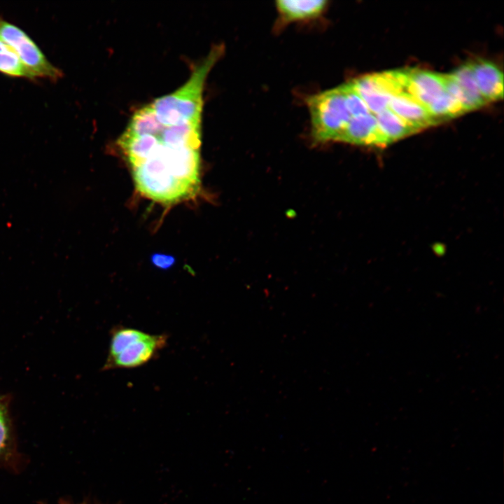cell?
Listing matches in <instances>:
<instances>
[{
  "label": "cell",
  "mask_w": 504,
  "mask_h": 504,
  "mask_svg": "<svg viewBox=\"0 0 504 504\" xmlns=\"http://www.w3.org/2000/svg\"><path fill=\"white\" fill-rule=\"evenodd\" d=\"M200 149L158 141L149 155L131 170L141 195L174 204L195 195L200 184Z\"/></svg>",
  "instance_id": "6da1fadb"
},
{
  "label": "cell",
  "mask_w": 504,
  "mask_h": 504,
  "mask_svg": "<svg viewBox=\"0 0 504 504\" xmlns=\"http://www.w3.org/2000/svg\"><path fill=\"white\" fill-rule=\"evenodd\" d=\"M222 52V46L214 47L195 67L183 85L150 103L157 120L162 125L173 126L201 122L205 80Z\"/></svg>",
  "instance_id": "7a4b0ae2"
},
{
  "label": "cell",
  "mask_w": 504,
  "mask_h": 504,
  "mask_svg": "<svg viewBox=\"0 0 504 504\" xmlns=\"http://www.w3.org/2000/svg\"><path fill=\"white\" fill-rule=\"evenodd\" d=\"M307 102L314 140L337 141L351 118L342 85L314 94Z\"/></svg>",
  "instance_id": "3957f363"
},
{
  "label": "cell",
  "mask_w": 504,
  "mask_h": 504,
  "mask_svg": "<svg viewBox=\"0 0 504 504\" xmlns=\"http://www.w3.org/2000/svg\"><path fill=\"white\" fill-rule=\"evenodd\" d=\"M0 38L14 50L34 79L42 78L57 81L62 77V71L48 60L29 35L1 16Z\"/></svg>",
  "instance_id": "277c9868"
},
{
  "label": "cell",
  "mask_w": 504,
  "mask_h": 504,
  "mask_svg": "<svg viewBox=\"0 0 504 504\" xmlns=\"http://www.w3.org/2000/svg\"><path fill=\"white\" fill-rule=\"evenodd\" d=\"M168 336L164 334L145 335L130 344L111 360H106L103 370L127 369L141 366L153 358L167 346Z\"/></svg>",
  "instance_id": "5b68a950"
},
{
  "label": "cell",
  "mask_w": 504,
  "mask_h": 504,
  "mask_svg": "<svg viewBox=\"0 0 504 504\" xmlns=\"http://www.w3.org/2000/svg\"><path fill=\"white\" fill-rule=\"evenodd\" d=\"M398 82L386 74H372L360 78L356 83V90L366 104L370 112L374 115L388 108L394 92L401 90Z\"/></svg>",
  "instance_id": "8992f818"
},
{
  "label": "cell",
  "mask_w": 504,
  "mask_h": 504,
  "mask_svg": "<svg viewBox=\"0 0 504 504\" xmlns=\"http://www.w3.org/2000/svg\"><path fill=\"white\" fill-rule=\"evenodd\" d=\"M403 76L407 92L426 108L445 91L442 74L412 69Z\"/></svg>",
  "instance_id": "52a82bcc"
},
{
  "label": "cell",
  "mask_w": 504,
  "mask_h": 504,
  "mask_svg": "<svg viewBox=\"0 0 504 504\" xmlns=\"http://www.w3.org/2000/svg\"><path fill=\"white\" fill-rule=\"evenodd\" d=\"M337 141L362 146H386L381 135L376 115L368 114L351 117Z\"/></svg>",
  "instance_id": "ba28073f"
},
{
  "label": "cell",
  "mask_w": 504,
  "mask_h": 504,
  "mask_svg": "<svg viewBox=\"0 0 504 504\" xmlns=\"http://www.w3.org/2000/svg\"><path fill=\"white\" fill-rule=\"evenodd\" d=\"M388 108L417 130L436 123L427 108L402 90L393 93Z\"/></svg>",
  "instance_id": "9c48e42d"
},
{
  "label": "cell",
  "mask_w": 504,
  "mask_h": 504,
  "mask_svg": "<svg viewBox=\"0 0 504 504\" xmlns=\"http://www.w3.org/2000/svg\"><path fill=\"white\" fill-rule=\"evenodd\" d=\"M479 92L488 102L503 97V75L491 62L478 59L470 62Z\"/></svg>",
  "instance_id": "30bf717a"
},
{
  "label": "cell",
  "mask_w": 504,
  "mask_h": 504,
  "mask_svg": "<svg viewBox=\"0 0 504 504\" xmlns=\"http://www.w3.org/2000/svg\"><path fill=\"white\" fill-rule=\"evenodd\" d=\"M327 3L326 0H279L276 6L285 21L292 22L318 16Z\"/></svg>",
  "instance_id": "8fae6325"
},
{
  "label": "cell",
  "mask_w": 504,
  "mask_h": 504,
  "mask_svg": "<svg viewBox=\"0 0 504 504\" xmlns=\"http://www.w3.org/2000/svg\"><path fill=\"white\" fill-rule=\"evenodd\" d=\"M375 115L379 131L386 144L418 131L398 116L389 108Z\"/></svg>",
  "instance_id": "7c38bea8"
},
{
  "label": "cell",
  "mask_w": 504,
  "mask_h": 504,
  "mask_svg": "<svg viewBox=\"0 0 504 504\" xmlns=\"http://www.w3.org/2000/svg\"><path fill=\"white\" fill-rule=\"evenodd\" d=\"M461 88L467 104V111L487 104L477 88L470 62L464 64L451 73Z\"/></svg>",
  "instance_id": "4fadbf2b"
},
{
  "label": "cell",
  "mask_w": 504,
  "mask_h": 504,
  "mask_svg": "<svg viewBox=\"0 0 504 504\" xmlns=\"http://www.w3.org/2000/svg\"><path fill=\"white\" fill-rule=\"evenodd\" d=\"M0 72L12 77L34 79L14 50L1 38Z\"/></svg>",
  "instance_id": "5bb4252c"
},
{
  "label": "cell",
  "mask_w": 504,
  "mask_h": 504,
  "mask_svg": "<svg viewBox=\"0 0 504 504\" xmlns=\"http://www.w3.org/2000/svg\"><path fill=\"white\" fill-rule=\"evenodd\" d=\"M426 108L436 123L464 113L461 105L446 90L434 99Z\"/></svg>",
  "instance_id": "9a60e30c"
},
{
  "label": "cell",
  "mask_w": 504,
  "mask_h": 504,
  "mask_svg": "<svg viewBox=\"0 0 504 504\" xmlns=\"http://www.w3.org/2000/svg\"><path fill=\"white\" fill-rule=\"evenodd\" d=\"M146 332L132 328L115 327L111 332V340L106 360L115 358L130 344L142 337Z\"/></svg>",
  "instance_id": "2e32d148"
},
{
  "label": "cell",
  "mask_w": 504,
  "mask_h": 504,
  "mask_svg": "<svg viewBox=\"0 0 504 504\" xmlns=\"http://www.w3.org/2000/svg\"><path fill=\"white\" fill-rule=\"evenodd\" d=\"M348 110L351 117L368 114L370 112L366 104L352 86L351 82L343 84Z\"/></svg>",
  "instance_id": "e0dca14e"
},
{
  "label": "cell",
  "mask_w": 504,
  "mask_h": 504,
  "mask_svg": "<svg viewBox=\"0 0 504 504\" xmlns=\"http://www.w3.org/2000/svg\"><path fill=\"white\" fill-rule=\"evenodd\" d=\"M8 437V429L5 414L0 406V454L5 449Z\"/></svg>",
  "instance_id": "ac0fdd59"
},
{
  "label": "cell",
  "mask_w": 504,
  "mask_h": 504,
  "mask_svg": "<svg viewBox=\"0 0 504 504\" xmlns=\"http://www.w3.org/2000/svg\"><path fill=\"white\" fill-rule=\"evenodd\" d=\"M152 262L159 268L167 269L174 263V258L163 254H155L152 257Z\"/></svg>",
  "instance_id": "d6986e66"
}]
</instances>
